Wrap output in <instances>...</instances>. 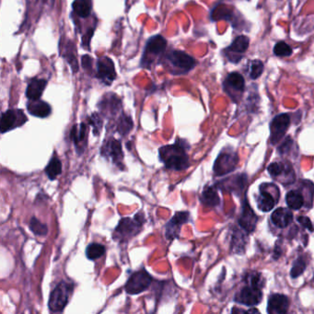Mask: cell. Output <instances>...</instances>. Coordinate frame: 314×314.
<instances>
[{"label": "cell", "instance_id": "15", "mask_svg": "<svg viewBox=\"0 0 314 314\" xmlns=\"http://www.w3.org/2000/svg\"><path fill=\"white\" fill-rule=\"evenodd\" d=\"M166 47H167V41L163 36L158 34L152 36L151 38H149V41H147L142 62L147 60L150 56L161 55L162 53L165 52Z\"/></svg>", "mask_w": 314, "mask_h": 314}, {"label": "cell", "instance_id": "2", "mask_svg": "<svg viewBox=\"0 0 314 314\" xmlns=\"http://www.w3.org/2000/svg\"><path fill=\"white\" fill-rule=\"evenodd\" d=\"M145 222L146 218L142 212H138L137 214H136L134 218H121L113 233V239L119 242H125L131 240L141 232Z\"/></svg>", "mask_w": 314, "mask_h": 314}, {"label": "cell", "instance_id": "40", "mask_svg": "<svg viewBox=\"0 0 314 314\" xmlns=\"http://www.w3.org/2000/svg\"><path fill=\"white\" fill-rule=\"evenodd\" d=\"M92 60L93 59L90 56H88V55L83 56L81 63H82L83 68L85 70H90V71L92 70Z\"/></svg>", "mask_w": 314, "mask_h": 314}, {"label": "cell", "instance_id": "26", "mask_svg": "<svg viewBox=\"0 0 314 314\" xmlns=\"http://www.w3.org/2000/svg\"><path fill=\"white\" fill-rule=\"evenodd\" d=\"M45 174L52 181L56 180L58 176L62 174V162L60 158L57 157L56 155L51 157L49 163L45 168Z\"/></svg>", "mask_w": 314, "mask_h": 314}, {"label": "cell", "instance_id": "20", "mask_svg": "<svg viewBox=\"0 0 314 314\" xmlns=\"http://www.w3.org/2000/svg\"><path fill=\"white\" fill-rule=\"evenodd\" d=\"M27 109L30 115L38 118H46L51 115L52 109L47 102L41 99H34L30 101L27 104Z\"/></svg>", "mask_w": 314, "mask_h": 314}, {"label": "cell", "instance_id": "10", "mask_svg": "<svg viewBox=\"0 0 314 314\" xmlns=\"http://www.w3.org/2000/svg\"><path fill=\"white\" fill-rule=\"evenodd\" d=\"M97 78L106 85H111L116 78V66L111 58H99L97 62Z\"/></svg>", "mask_w": 314, "mask_h": 314}, {"label": "cell", "instance_id": "8", "mask_svg": "<svg viewBox=\"0 0 314 314\" xmlns=\"http://www.w3.org/2000/svg\"><path fill=\"white\" fill-rule=\"evenodd\" d=\"M263 298L262 289L248 285L236 295L235 300L245 306H256Z\"/></svg>", "mask_w": 314, "mask_h": 314}, {"label": "cell", "instance_id": "21", "mask_svg": "<svg viewBox=\"0 0 314 314\" xmlns=\"http://www.w3.org/2000/svg\"><path fill=\"white\" fill-rule=\"evenodd\" d=\"M46 85H47V81L45 79H39V78L32 79L28 84L26 89L27 98L32 100L40 99Z\"/></svg>", "mask_w": 314, "mask_h": 314}, {"label": "cell", "instance_id": "9", "mask_svg": "<svg viewBox=\"0 0 314 314\" xmlns=\"http://www.w3.org/2000/svg\"><path fill=\"white\" fill-rule=\"evenodd\" d=\"M190 219V213L187 211L177 212L173 218L166 225V238L168 240H173L179 237L183 224L187 223Z\"/></svg>", "mask_w": 314, "mask_h": 314}, {"label": "cell", "instance_id": "41", "mask_svg": "<svg viewBox=\"0 0 314 314\" xmlns=\"http://www.w3.org/2000/svg\"><path fill=\"white\" fill-rule=\"evenodd\" d=\"M93 33H94V29L92 28V29L88 30V32L83 36L82 44L84 47H86L88 45L90 46V42H91V37L93 36Z\"/></svg>", "mask_w": 314, "mask_h": 314}, {"label": "cell", "instance_id": "34", "mask_svg": "<svg viewBox=\"0 0 314 314\" xmlns=\"http://www.w3.org/2000/svg\"><path fill=\"white\" fill-rule=\"evenodd\" d=\"M306 266V261L303 258H298V260L295 261V263L293 264V266L291 268V272H290L291 277L296 278V277L299 276L301 274L304 272Z\"/></svg>", "mask_w": 314, "mask_h": 314}, {"label": "cell", "instance_id": "27", "mask_svg": "<svg viewBox=\"0 0 314 314\" xmlns=\"http://www.w3.org/2000/svg\"><path fill=\"white\" fill-rule=\"evenodd\" d=\"M286 201L288 206L293 210L300 209L304 205L303 196L298 191H290L286 196Z\"/></svg>", "mask_w": 314, "mask_h": 314}, {"label": "cell", "instance_id": "33", "mask_svg": "<svg viewBox=\"0 0 314 314\" xmlns=\"http://www.w3.org/2000/svg\"><path fill=\"white\" fill-rule=\"evenodd\" d=\"M274 53L277 57L286 58V57L291 56L292 49L290 48V45L288 43H286L285 41H278L274 47Z\"/></svg>", "mask_w": 314, "mask_h": 314}, {"label": "cell", "instance_id": "37", "mask_svg": "<svg viewBox=\"0 0 314 314\" xmlns=\"http://www.w3.org/2000/svg\"><path fill=\"white\" fill-rule=\"evenodd\" d=\"M285 172V165L280 162H273L268 166V173L272 177H277Z\"/></svg>", "mask_w": 314, "mask_h": 314}, {"label": "cell", "instance_id": "4", "mask_svg": "<svg viewBox=\"0 0 314 314\" xmlns=\"http://www.w3.org/2000/svg\"><path fill=\"white\" fill-rule=\"evenodd\" d=\"M74 285L62 281L52 291L50 295L48 307L53 313H61L67 305L70 296L73 293Z\"/></svg>", "mask_w": 314, "mask_h": 314}, {"label": "cell", "instance_id": "22", "mask_svg": "<svg viewBox=\"0 0 314 314\" xmlns=\"http://www.w3.org/2000/svg\"><path fill=\"white\" fill-rule=\"evenodd\" d=\"M272 221L273 223L278 227V228H286L288 227L292 219H293V214L288 208L279 207L275 211H274L272 214Z\"/></svg>", "mask_w": 314, "mask_h": 314}, {"label": "cell", "instance_id": "13", "mask_svg": "<svg viewBox=\"0 0 314 314\" xmlns=\"http://www.w3.org/2000/svg\"><path fill=\"white\" fill-rule=\"evenodd\" d=\"M248 37L241 35L237 37L232 41V45L225 50V55L230 59L231 62L238 63L242 58L244 52L248 49Z\"/></svg>", "mask_w": 314, "mask_h": 314}, {"label": "cell", "instance_id": "16", "mask_svg": "<svg viewBox=\"0 0 314 314\" xmlns=\"http://www.w3.org/2000/svg\"><path fill=\"white\" fill-rule=\"evenodd\" d=\"M240 226L247 232L251 233L255 231L257 223V216L255 214L254 210L249 206L248 201H244L242 214L239 220Z\"/></svg>", "mask_w": 314, "mask_h": 314}, {"label": "cell", "instance_id": "29", "mask_svg": "<svg viewBox=\"0 0 314 314\" xmlns=\"http://www.w3.org/2000/svg\"><path fill=\"white\" fill-rule=\"evenodd\" d=\"M133 126L134 124H133L132 119L129 116L122 115L118 119L117 125H116V131L121 136L124 137L132 130Z\"/></svg>", "mask_w": 314, "mask_h": 314}, {"label": "cell", "instance_id": "5", "mask_svg": "<svg viewBox=\"0 0 314 314\" xmlns=\"http://www.w3.org/2000/svg\"><path fill=\"white\" fill-rule=\"evenodd\" d=\"M153 281L152 276L145 269H141L131 275L124 286L129 295H137L148 290Z\"/></svg>", "mask_w": 314, "mask_h": 314}, {"label": "cell", "instance_id": "25", "mask_svg": "<svg viewBox=\"0 0 314 314\" xmlns=\"http://www.w3.org/2000/svg\"><path fill=\"white\" fill-rule=\"evenodd\" d=\"M73 11L80 18H88L92 9V0H75L72 4Z\"/></svg>", "mask_w": 314, "mask_h": 314}, {"label": "cell", "instance_id": "39", "mask_svg": "<svg viewBox=\"0 0 314 314\" xmlns=\"http://www.w3.org/2000/svg\"><path fill=\"white\" fill-rule=\"evenodd\" d=\"M298 221L299 223L301 224L304 228L308 229L310 232H314V227H313V224H312V221L310 220L309 217L307 216H300L298 217Z\"/></svg>", "mask_w": 314, "mask_h": 314}, {"label": "cell", "instance_id": "11", "mask_svg": "<svg viewBox=\"0 0 314 314\" xmlns=\"http://www.w3.org/2000/svg\"><path fill=\"white\" fill-rule=\"evenodd\" d=\"M239 159L238 156L232 152H222L217 157L214 165L216 175H224L232 172L237 165Z\"/></svg>", "mask_w": 314, "mask_h": 314}, {"label": "cell", "instance_id": "42", "mask_svg": "<svg viewBox=\"0 0 314 314\" xmlns=\"http://www.w3.org/2000/svg\"><path fill=\"white\" fill-rule=\"evenodd\" d=\"M42 3H44V5H49V6H53L54 4V0H40Z\"/></svg>", "mask_w": 314, "mask_h": 314}, {"label": "cell", "instance_id": "12", "mask_svg": "<svg viewBox=\"0 0 314 314\" xmlns=\"http://www.w3.org/2000/svg\"><path fill=\"white\" fill-rule=\"evenodd\" d=\"M290 124V117L287 114H282L274 118L270 125V130H271L270 137H271L272 144H275L281 139L287 132Z\"/></svg>", "mask_w": 314, "mask_h": 314}, {"label": "cell", "instance_id": "1", "mask_svg": "<svg viewBox=\"0 0 314 314\" xmlns=\"http://www.w3.org/2000/svg\"><path fill=\"white\" fill-rule=\"evenodd\" d=\"M189 144L183 139H176L173 145H166L158 149L160 161L167 169L181 172L190 167V160L187 155Z\"/></svg>", "mask_w": 314, "mask_h": 314}, {"label": "cell", "instance_id": "17", "mask_svg": "<svg viewBox=\"0 0 314 314\" xmlns=\"http://www.w3.org/2000/svg\"><path fill=\"white\" fill-rule=\"evenodd\" d=\"M100 112L106 116H115L121 110L122 103L121 100L114 94H109V97L104 96L99 103Z\"/></svg>", "mask_w": 314, "mask_h": 314}, {"label": "cell", "instance_id": "18", "mask_svg": "<svg viewBox=\"0 0 314 314\" xmlns=\"http://www.w3.org/2000/svg\"><path fill=\"white\" fill-rule=\"evenodd\" d=\"M224 86H225V91L228 92V94L232 91L231 96H232V98H233L235 96V94L241 93L242 91H244L245 81H244L243 77L240 73L233 72L227 77Z\"/></svg>", "mask_w": 314, "mask_h": 314}, {"label": "cell", "instance_id": "28", "mask_svg": "<svg viewBox=\"0 0 314 314\" xmlns=\"http://www.w3.org/2000/svg\"><path fill=\"white\" fill-rule=\"evenodd\" d=\"M105 252L106 248L104 245L97 242H92L86 249V256L91 261H94L103 256L105 255Z\"/></svg>", "mask_w": 314, "mask_h": 314}, {"label": "cell", "instance_id": "3", "mask_svg": "<svg viewBox=\"0 0 314 314\" xmlns=\"http://www.w3.org/2000/svg\"><path fill=\"white\" fill-rule=\"evenodd\" d=\"M163 62L173 75L186 74L196 65L195 58L179 50H173L168 53Z\"/></svg>", "mask_w": 314, "mask_h": 314}, {"label": "cell", "instance_id": "14", "mask_svg": "<svg viewBox=\"0 0 314 314\" xmlns=\"http://www.w3.org/2000/svg\"><path fill=\"white\" fill-rule=\"evenodd\" d=\"M70 138L73 141L78 153H83L88 142V125L85 123L73 125L70 132Z\"/></svg>", "mask_w": 314, "mask_h": 314}, {"label": "cell", "instance_id": "24", "mask_svg": "<svg viewBox=\"0 0 314 314\" xmlns=\"http://www.w3.org/2000/svg\"><path fill=\"white\" fill-rule=\"evenodd\" d=\"M200 201L201 203L207 207H216L219 202L220 199L217 195V192L216 190L215 187L210 186V187H207L205 190L203 191L201 197H200Z\"/></svg>", "mask_w": 314, "mask_h": 314}, {"label": "cell", "instance_id": "32", "mask_svg": "<svg viewBox=\"0 0 314 314\" xmlns=\"http://www.w3.org/2000/svg\"><path fill=\"white\" fill-rule=\"evenodd\" d=\"M66 55L64 56L66 58L67 62L69 63V65L72 66V69H73V72H78V63L77 61V58L75 57L74 54H73V43L71 41H69V44H67L66 46Z\"/></svg>", "mask_w": 314, "mask_h": 314}, {"label": "cell", "instance_id": "36", "mask_svg": "<svg viewBox=\"0 0 314 314\" xmlns=\"http://www.w3.org/2000/svg\"><path fill=\"white\" fill-rule=\"evenodd\" d=\"M89 125L92 126L93 134L95 136H99L102 129V119L99 114H93L89 117Z\"/></svg>", "mask_w": 314, "mask_h": 314}, {"label": "cell", "instance_id": "38", "mask_svg": "<svg viewBox=\"0 0 314 314\" xmlns=\"http://www.w3.org/2000/svg\"><path fill=\"white\" fill-rule=\"evenodd\" d=\"M232 248L236 249L235 252L236 253H240V250L242 249L244 251V245H245V241L242 237L241 234H235L233 237V240H232Z\"/></svg>", "mask_w": 314, "mask_h": 314}, {"label": "cell", "instance_id": "7", "mask_svg": "<svg viewBox=\"0 0 314 314\" xmlns=\"http://www.w3.org/2000/svg\"><path fill=\"white\" fill-rule=\"evenodd\" d=\"M28 121L27 116H25L24 112L19 109H11L8 110L1 116V124L0 130L1 133L8 132L15 128L20 127Z\"/></svg>", "mask_w": 314, "mask_h": 314}, {"label": "cell", "instance_id": "35", "mask_svg": "<svg viewBox=\"0 0 314 314\" xmlns=\"http://www.w3.org/2000/svg\"><path fill=\"white\" fill-rule=\"evenodd\" d=\"M245 280L248 283V285L257 287V288H260V289H262L264 287V284H265V280H264L262 275L256 273V272L249 274L248 275L246 276Z\"/></svg>", "mask_w": 314, "mask_h": 314}, {"label": "cell", "instance_id": "30", "mask_svg": "<svg viewBox=\"0 0 314 314\" xmlns=\"http://www.w3.org/2000/svg\"><path fill=\"white\" fill-rule=\"evenodd\" d=\"M30 230L37 236H45L48 233V228L45 224L41 223L39 219L33 216L30 221Z\"/></svg>", "mask_w": 314, "mask_h": 314}, {"label": "cell", "instance_id": "31", "mask_svg": "<svg viewBox=\"0 0 314 314\" xmlns=\"http://www.w3.org/2000/svg\"><path fill=\"white\" fill-rule=\"evenodd\" d=\"M249 76L253 79L258 78L264 71V64L260 60H254L249 64Z\"/></svg>", "mask_w": 314, "mask_h": 314}, {"label": "cell", "instance_id": "23", "mask_svg": "<svg viewBox=\"0 0 314 314\" xmlns=\"http://www.w3.org/2000/svg\"><path fill=\"white\" fill-rule=\"evenodd\" d=\"M262 188V186H261ZM275 198L274 197L273 195L268 192L267 190H265L264 188L261 189V192H260V196L258 197V207L264 211V212H269L273 209L275 207Z\"/></svg>", "mask_w": 314, "mask_h": 314}, {"label": "cell", "instance_id": "6", "mask_svg": "<svg viewBox=\"0 0 314 314\" xmlns=\"http://www.w3.org/2000/svg\"><path fill=\"white\" fill-rule=\"evenodd\" d=\"M100 154L102 157L111 160L119 169L124 170V152L120 140L109 137L102 144Z\"/></svg>", "mask_w": 314, "mask_h": 314}, {"label": "cell", "instance_id": "19", "mask_svg": "<svg viewBox=\"0 0 314 314\" xmlns=\"http://www.w3.org/2000/svg\"><path fill=\"white\" fill-rule=\"evenodd\" d=\"M289 298L282 294H274L268 300V313L270 314H286L289 310Z\"/></svg>", "mask_w": 314, "mask_h": 314}]
</instances>
